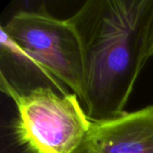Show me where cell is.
<instances>
[{"mask_svg": "<svg viewBox=\"0 0 153 153\" xmlns=\"http://www.w3.org/2000/svg\"><path fill=\"white\" fill-rule=\"evenodd\" d=\"M146 56L148 60L153 56V4L149 18L146 33Z\"/></svg>", "mask_w": 153, "mask_h": 153, "instance_id": "obj_5", "label": "cell"}, {"mask_svg": "<svg viewBox=\"0 0 153 153\" xmlns=\"http://www.w3.org/2000/svg\"><path fill=\"white\" fill-rule=\"evenodd\" d=\"M1 89L17 107L20 141L33 153H73L91 126L74 93H56L43 86L19 91L3 73Z\"/></svg>", "mask_w": 153, "mask_h": 153, "instance_id": "obj_3", "label": "cell"}, {"mask_svg": "<svg viewBox=\"0 0 153 153\" xmlns=\"http://www.w3.org/2000/svg\"><path fill=\"white\" fill-rule=\"evenodd\" d=\"M153 0H89L69 20L84 65L82 104L91 121L117 117L148 61L146 33Z\"/></svg>", "mask_w": 153, "mask_h": 153, "instance_id": "obj_1", "label": "cell"}, {"mask_svg": "<svg viewBox=\"0 0 153 153\" xmlns=\"http://www.w3.org/2000/svg\"><path fill=\"white\" fill-rule=\"evenodd\" d=\"M73 153H153V105L91 122Z\"/></svg>", "mask_w": 153, "mask_h": 153, "instance_id": "obj_4", "label": "cell"}, {"mask_svg": "<svg viewBox=\"0 0 153 153\" xmlns=\"http://www.w3.org/2000/svg\"><path fill=\"white\" fill-rule=\"evenodd\" d=\"M2 52H6L39 71L65 93L70 88L81 102L84 89L82 44L73 22L46 11H19L1 26Z\"/></svg>", "mask_w": 153, "mask_h": 153, "instance_id": "obj_2", "label": "cell"}]
</instances>
